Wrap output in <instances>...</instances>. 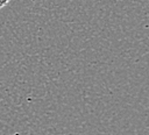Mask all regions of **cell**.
I'll return each mask as SVG.
<instances>
[{
	"label": "cell",
	"instance_id": "6da1fadb",
	"mask_svg": "<svg viewBox=\"0 0 149 135\" xmlns=\"http://www.w3.org/2000/svg\"><path fill=\"white\" fill-rule=\"evenodd\" d=\"M8 3H9V1H8V0H6V1H0V9H2L3 7H6Z\"/></svg>",
	"mask_w": 149,
	"mask_h": 135
}]
</instances>
